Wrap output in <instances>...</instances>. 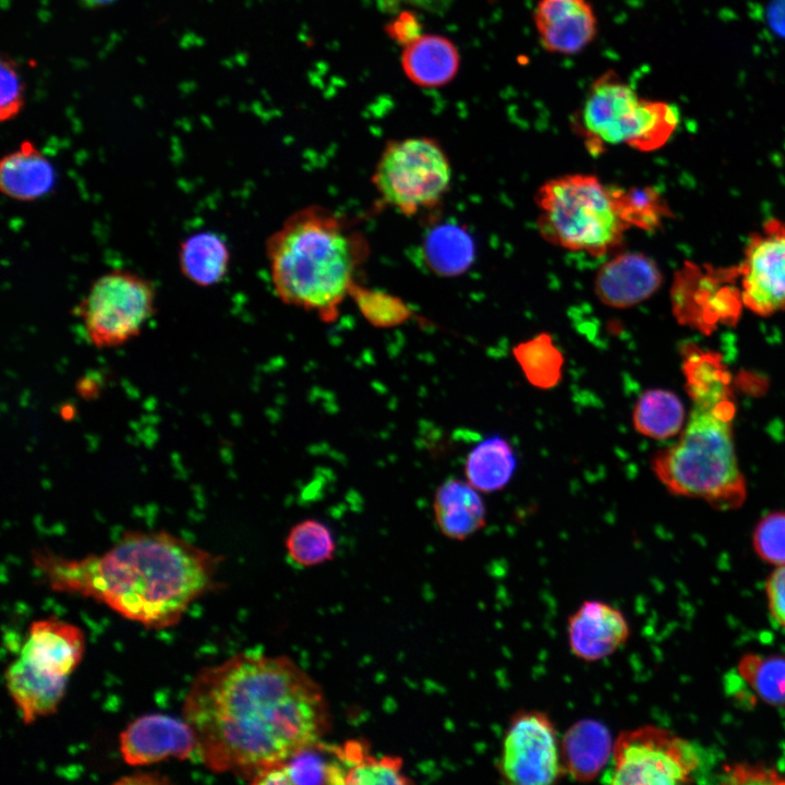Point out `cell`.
I'll list each match as a JSON object with an SVG mask.
<instances>
[{
  "instance_id": "obj_1",
  "label": "cell",
  "mask_w": 785,
  "mask_h": 785,
  "mask_svg": "<svg viewBox=\"0 0 785 785\" xmlns=\"http://www.w3.org/2000/svg\"><path fill=\"white\" fill-rule=\"evenodd\" d=\"M182 711L204 765L250 783L331 728L323 688L286 655L243 652L202 668Z\"/></svg>"
},
{
  "instance_id": "obj_2",
  "label": "cell",
  "mask_w": 785,
  "mask_h": 785,
  "mask_svg": "<svg viewBox=\"0 0 785 785\" xmlns=\"http://www.w3.org/2000/svg\"><path fill=\"white\" fill-rule=\"evenodd\" d=\"M33 561L52 590L93 599L160 629L176 625L216 585L220 558L165 531H129L102 554L69 558L36 550Z\"/></svg>"
},
{
  "instance_id": "obj_3",
  "label": "cell",
  "mask_w": 785,
  "mask_h": 785,
  "mask_svg": "<svg viewBox=\"0 0 785 785\" xmlns=\"http://www.w3.org/2000/svg\"><path fill=\"white\" fill-rule=\"evenodd\" d=\"M265 254L277 297L328 323L354 290L370 244L349 218L310 205L292 213L268 237Z\"/></svg>"
},
{
  "instance_id": "obj_4",
  "label": "cell",
  "mask_w": 785,
  "mask_h": 785,
  "mask_svg": "<svg viewBox=\"0 0 785 785\" xmlns=\"http://www.w3.org/2000/svg\"><path fill=\"white\" fill-rule=\"evenodd\" d=\"M734 414L733 396L693 402L679 438L652 459L656 478L672 494L721 510L741 506L747 490L734 446Z\"/></svg>"
},
{
  "instance_id": "obj_5",
  "label": "cell",
  "mask_w": 785,
  "mask_h": 785,
  "mask_svg": "<svg viewBox=\"0 0 785 785\" xmlns=\"http://www.w3.org/2000/svg\"><path fill=\"white\" fill-rule=\"evenodd\" d=\"M535 203L541 235L569 251L602 256L621 242L629 228L618 213L611 185L593 174L553 178L540 186Z\"/></svg>"
},
{
  "instance_id": "obj_6",
  "label": "cell",
  "mask_w": 785,
  "mask_h": 785,
  "mask_svg": "<svg viewBox=\"0 0 785 785\" xmlns=\"http://www.w3.org/2000/svg\"><path fill=\"white\" fill-rule=\"evenodd\" d=\"M678 123L675 105L640 98L615 72L607 71L591 85L577 128L592 154L618 144L651 152L666 144Z\"/></svg>"
},
{
  "instance_id": "obj_7",
  "label": "cell",
  "mask_w": 785,
  "mask_h": 785,
  "mask_svg": "<svg viewBox=\"0 0 785 785\" xmlns=\"http://www.w3.org/2000/svg\"><path fill=\"white\" fill-rule=\"evenodd\" d=\"M371 181L381 206L412 217L442 201L450 186L451 166L433 138L392 140L383 148Z\"/></svg>"
},
{
  "instance_id": "obj_8",
  "label": "cell",
  "mask_w": 785,
  "mask_h": 785,
  "mask_svg": "<svg viewBox=\"0 0 785 785\" xmlns=\"http://www.w3.org/2000/svg\"><path fill=\"white\" fill-rule=\"evenodd\" d=\"M155 312V285L126 269L99 276L75 307L88 341L99 349L119 347L137 337Z\"/></svg>"
},
{
  "instance_id": "obj_9",
  "label": "cell",
  "mask_w": 785,
  "mask_h": 785,
  "mask_svg": "<svg viewBox=\"0 0 785 785\" xmlns=\"http://www.w3.org/2000/svg\"><path fill=\"white\" fill-rule=\"evenodd\" d=\"M604 782L614 785L681 784L691 782L699 766L693 746L672 730L643 725L615 738Z\"/></svg>"
},
{
  "instance_id": "obj_10",
  "label": "cell",
  "mask_w": 785,
  "mask_h": 785,
  "mask_svg": "<svg viewBox=\"0 0 785 785\" xmlns=\"http://www.w3.org/2000/svg\"><path fill=\"white\" fill-rule=\"evenodd\" d=\"M496 769L508 784L547 785L566 775L560 737L551 716L540 710H520L509 720Z\"/></svg>"
},
{
  "instance_id": "obj_11",
  "label": "cell",
  "mask_w": 785,
  "mask_h": 785,
  "mask_svg": "<svg viewBox=\"0 0 785 785\" xmlns=\"http://www.w3.org/2000/svg\"><path fill=\"white\" fill-rule=\"evenodd\" d=\"M739 278L732 269L699 268L688 264L677 274L672 287L675 316L701 331H712L718 324L735 323L744 305L741 290L732 286Z\"/></svg>"
},
{
  "instance_id": "obj_12",
  "label": "cell",
  "mask_w": 785,
  "mask_h": 785,
  "mask_svg": "<svg viewBox=\"0 0 785 785\" xmlns=\"http://www.w3.org/2000/svg\"><path fill=\"white\" fill-rule=\"evenodd\" d=\"M738 269L747 309L761 316L785 310V222L771 219L752 235Z\"/></svg>"
},
{
  "instance_id": "obj_13",
  "label": "cell",
  "mask_w": 785,
  "mask_h": 785,
  "mask_svg": "<svg viewBox=\"0 0 785 785\" xmlns=\"http://www.w3.org/2000/svg\"><path fill=\"white\" fill-rule=\"evenodd\" d=\"M120 752L130 765H146L167 758L184 760L197 751L189 723L164 714L137 717L119 736Z\"/></svg>"
},
{
  "instance_id": "obj_14",
  "label": "cell",
  "mask_w": 785,
  "mask_h": 785,
  "mask_svg": "<svg viewBox=\"0 0 785 785\" xmlns=\"http://www.w3.org/2000/svg\"><path fill=\"white\" fill-rule=\"evenodd\" d=\"M630 637L624 613L601 600L583 601L567 619V640L571 653L585 662L604 660Z\"/></svg>"
},
{
  "instance_id": "obj_15",
  "label": "cell",
  "mask_w": 785,
  "mask_h": 785,
  "mask_svg": "<svg viewBox=\"0 0 785 785\" xmlns=\"http://www.w3.org/2000/svg\"><path fill=\"white\" fill-rule=\"evenodd\" d=\"M663 281L656 263L639 252L615 255L604 263L594 279V293L605 305L627 309L653 295Z\"/></svg>"
},
{
  "instance_id": "obj_16",
  "label": "cell",
  "mask_w": 785,
  "mask_h": 785,
  "mask_svg": "<svg viewBox=\"0 0 785 785\" xmlns=\"http://www.w3.org/2000/svg\"><path fill=\"white\" fill-rule=\"evenodd\" d=\"M533 21L542 46L554 53H578L597 33L596 16L588 0H539Z\"/></svg>"
},
{
  "instance_id": "obj_17",
  "label": "cell",
  "mask_w": 785,
  "mask_h": 785,
  "mask_svg": "<svg viewBox=\"0 0 785 785\" xmlns=\"http://www.w3.org/2000/svg\"><path fill=\"white\" fill-rule=\"evenodd\" d=\"M84 645V635L77 626L45 618L31 624L20 656L45 675L68 678L78 665Z\"/></svg>"
},
{
  "instance_id": "obj_18",
  "label": "cell",
  "mask_w": 785,
  "mask_h": 785,
  "mask_svg": "<svg viewBox=\"0 0 785 785\" xmlns=\"http://www.w3.org/2000/svg\"><path fill=\"white\" fill-rule=\"evenodd\" d=\"M347 772L341 746L322 740L261 773L252 784H346Z\"/></svg>"
},
{
  "instance_id": "obj_19",
  "label": "cell",
  "mask_w": 785,
  "mask_h": 785,
  "mask_svg": "<svg viewBox=\"0 0 785 785\" xmlns=\"http://www.w3.org/2000/svg\"><path fill=\"white\" fill-rule=\"evenodd\" d=\"M614 741L608 728L596 720L573 723L560 737L566 775L578 782L600 776L611 762Z\"/></svg>"
},
{
  "instance_id": "obj_20",
  "label": "cell",
  "mask_w": 785,
  "mask_h": 785,
  "mask_svg": "<svg viewBox=\"0 0 785 785\" xmlns=\"http://www.w3.org/2000/svg\"><path fill=\"white\" fill-rule=\"evenodd\" d=\"M52 162L31 141L4 155L0 162V189L3 195L19 202H33L48 195L56 186Z\"/></svg>"
},
{
  "instance_id": "obj_21",
  "label": "cell",
  "mask_w": 785,
  "mask_h": 785,
  "mask_svg": "<svg viewBox=\"0 0 785 785\" xmlns=\"http://www.w3.org/2000/svg\"><path fill=\"white\" fill-rule=\"evenodd\" d=\"M5 681L23 722L31 724L57 711L68 678L45 675L19 655L7 668Z\"/></svg>"
},
{
  "instance_id": "obj_22",
  "label": "cell",
  "mask_w": 785,
  "mask_h": 785,
  "mask_svg": "<svg viewBox=\"0 0 785 785\" xmlns=\"http://www.w3.org/2000/svg\"><path fill=\"white\" fill-rule=\"evenodd\" d=\"M476 491L468 481L458 479L446 480L438 486L434 516L439 531L448 539L466 540L485 526V506Z\"/></svg>"
},
{
  "instance_id": "obj_23",
  "label": "cell",
  "mask_w": 785,
  "mask_h": 785,
  "mask_svg": "<svg viewBox=\"0 0 785 785\" xmlns=\"http://www.w3.org/2000/svg\"><path fill=\"white\" fill-rule=\"evenodd\" d=\"M459 53L448 38L421 35L404 46L401 65L408 78L426 88L449 83L459 69Z\"/></svg>"
},
{
  "instance_id": "obj_24",
  "label": "cell",
  "mask_w": 785,
  "mask_h": 785,
  "mask_svg": "<svg viewBox=\"0 0 785 785\" xmlns=\"http://www.w3.org/2000/svg\"><path fill=\"white\" fill-rule=\"evenodd\" d=\"M178 263L185 279L208 288L221 282L230 264V251L220 235L200 231L184 238L178 250Z\"/></svg>"
},
{
  "instance_id": "obj_25",
  "label": "cell",
  "mask_w": 785,
  "mask_h": 785,
  "mask_svg": "<svg viewBox=\"0 0 785 785\" xmlns=\"http://www.w3.org/2000/svg\"><path fill=\"white\" fill-rule=\"evenodd\" d=\"M422 255L428 269L443 277L467 271L473 263L474 242L469 232L455 224L430 229L422 243Z\"/></svg>"
},
{
  "instance_id": "obj_26",
  "label": "cell",
  "mask_w": 785,
  "mask_h": 785,
  "mask_svg": "<svg viewBox=\"0 0 785 785\" xmlns=\"http://www.w3.org/2000/svg\"><path fill=\"white\" fill-rule=\"evenodd\" d=\"M517 460L512 446L504 437H490L476 445L468 455L464 473L467 481L478 491L496 492L511 480Z\"/></svg>"
},
{
  "instance_id": "obj_27",
  "label": "cell",
  "mask_w": 785,
  "mask_h": 785,
  "mask_svg": "<svg viewBox=\"0 0 785 785\" xmlns=\"http://www.w3.org/2000/svg\"><path fill=\"white\" fill-rule=\"evenodd\" d=\"M685 408L676 394L666 389H650L636 402L632 412L635 428L654 439H666L681 432Z\"/></svg>"
},
{
  "instance_id": "obj_28",
  "label": "cell",
  "mask_w": 785,
  "mask_h": 785,
  "mask_svg": "<svg viewBox=\"0 0 785 785\" xmlns=\"http://www.w3.org/2000/svg\"><path fill=\"white\" fill-rule=\"evenodd\" d=\"M683 372L686 388L693 401H711L732 396L730 374L722 358L712 351L686 348Z\"/></svg>"
},
{
  "instance_id": "obj_29",
  "label": "cell",
  "mask_w": 785,
  "mask_h": 785,
  "mask_svg": "<svg viewBox=\"0 0 785 785\" xmlns=\"http://www.w3.org/2000/svg\"><path fill=\"white\" fill-rule=\"evenodd\" d=\"M737 673L762 702L785 709V653L744 654Z\"/></svg>"
},
{
  "instance_id": "obj_30",
  "label": "cell",
  "mask_w": 785,
  "mask_h": 785,
  "mask_svg": "<svg viewBox=\"0 0 785 785\" xmlns=\"http://www.w3.org/2000/svg\"><path fill=\"white\" fill-rule=\"evenodd\" d=\"M514 355L531 385L551 389L560 382L564 355L551 335L542 333L518 343Z\"/></svg>"
},
{
  "instance_id": "obj_31",
  "label": "cell",
  "mask_w": 785,
  "mask_h": 785,
  "mask_svg": "<svg viewBox=\"0 0 785 785\" xmlns=\"http://www.w3.org/2000/svg\"><path fill=\"white\" fill-rule=\"evenodd\" d=\"M348 773L346 784L359 785H403L412 781L403 772L402 759L399 757L371 756L366 744L347 741Z\"/></svg>"
},
{
  "instance_id": "obj_32",
  "label": "cell",
  "mask_w": 785,
  "mask_h": 785,
  "mask_svg": "<svg viewBox=\"0 0 785 785\" xmlns=\"http://www.w3.org/2000/svg\"><path fill=\"white\" fill-rule=\"evenodd\" d=\"M288 557L298 566L312 567L330 560L336 542L330 529L317 519L294 524L285 540Z\"/></svg>"
},
{
  "instance_id": "obj_33",
  "label": "cell",
  "mask_w": 785,
  "mask_h": 785,
  "mask_svg": "<svg viewBox=\"0 0 785 785\" xmlns=\"http://www.w3.org/2000/svg\"><path fill=\"white\" fill-rule=\"evenodd\" d=\"M618 213L630 227L654 230L671 212L665 201L653 188H631L628 190L611 185Z\"/></svg>"
},
{
  "instance_id": "obj_34",
  "label": "cell",
  "mask_w": 785,
  "mask_h": 785,
  "mask_svg": "<svg viewBox=\"0 0 785 785\" xmlns=\"http://www.w3.org/2000/svg\"><path fill=\"white\" fill-rule=\"evenodd\" d=\"M752 545L757 555L774 566L785 564V511L764 516L757 524Z\"/></svg>"
},
{
  "instance_id": "obj_35",
  "label": "cell",
  "mask_w": 785,
  "mask_h": 785,
  "mask_svg": "<svg viewBox=\"0 0 785 785\" xmlns=\"http://www.w3.org/2000/svg\"><path fill=\"white\" fill-rule=\"evenodd\" d=\"M0 118L14 119L24 107L25 87L16 62L3 55L0 61Z\"/></svg>"
},
{
  "instance_id": "obj_36",
  "label": "cell",
  "mask_w": 785,
  "mask_h": 785,
  "mask_svg": "<svg viewBox=\"0 0 785 785\" xmlns=\"http://www.w3.org/2000/svg\"><path fill=\"white\" fill-rule=\"evenodd\" d=\"M725 783L785 784V777L774 768L761 763L739 762L724 768Z\"/></svg>"
},
{
  "instance_id": "obj_37",
  "label": "cell",
  "mask_w": 785,
  "mask_h": 785,
  "mask_svg": "<svg viewBox=\"0 0 785 785\" xmlns=\"http://www.w3.org/2000/svg\"><path fill=\"white\" fill-rule=\"evenodd\" d=\"M765 596L771 617L785 629V564L776 566L769 575Z\"/></svg>"
},
{
  "instance_id": "obj_38",
  "label": "cell",
  "mask_w": 785,
  "mask_h": 785,
  "mask_svg": "<svg viewBox=\"0 0 785 785\" xmlns=\"http://www.w3.org/2000/svg\"><path fill=\"white\" fill-rule=\"evenodd\" d=\"M387 32L392 39L406 46L421 36V25L412 12L404 11L388 25Z\"/></svg>"
},
{
  "instance_id": "obj_39",
  "label": "cell",
  "mask_w": 785,
  "mask_h": 785,
  "mask_svg": "<svg viewBox=\"0 0 785 785\" xmlns=\"http://www.w3.org/2000/svg\"><path fill=\"white\" fill-rule=\"evenodd\" d=\"M377 3L386 9L398 8L399 5H412L420 9L440 12L449 7L452 0H376Z\"/></svg>"
},
{
  "instance_id": "obj_40",
  "label": "cell",
  "mask_w": 785,
  "mask_h": 785,
  "mask_svg": "<svg viewBox=\"0 0 785 785\" xmlns=\"http://www.w3.org/2000/svg\"><path fill=\"white\" fill-rule=\"evenodd\" d=\"M768 23L777 35L785 37V0H774L770 3Z\"/></svg>"
},
{
  "instance_id": "obj_41",
  "label": "cell",
  "mask_w": 785,
  "mask_h": 785,
  "mask_svg": "<svg viewBox=\"0 0 785 785\" xmlns=\"http://www.w3.org/2000/svg\"><path fill=\"white\" fill-rule=\"evenodd\" d=\"M119 782L128 784H159L167 781L155 773H138L131 777L120 780Z\"/></svg>"
},
{
  "instance_id": "obj_42",
  "label": "cell",
  "mask_w": 785,
  "mask_h": 785,
  "mask_svg": "<svg viewBox=\"0 0 785 785\" xmlns=\"http://www.w3.org/2000/svg\"><path fill=\"white\" fill-rule=\"evenodd\" d=\"M83 4L89 8L102 7L113 2L114 0H80Z\"/></svg>"
}]
</instances>
